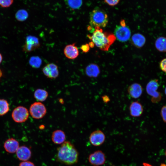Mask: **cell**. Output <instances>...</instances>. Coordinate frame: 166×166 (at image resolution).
<instances>
[{"mask_svg": "<svg viewBox=\"0 0 166 166\" xmlns=\"http://www.w3.org/2000/svg\"><path fill=\"white\" fill-rule=\"evenodd\" d=\"M57 151L56 159L59 162L70 165L78 162V152L69 141H65L57 148Z\"/></svg>", "mask_w": 166, "mask_h": 166, "instance_id": "1", "label": "cell"}, {"mask_svg": "<svg viewBox=\"0 0 166 166\" xmlns=\"http://www.w3.org/2000/svg\"><path fill=\"white\" fill-rule=\"evenodd\" d=\"M87 36L94 45L104 51H108L116 39L114 34L109 32H103L99 27H95L92 34H89Z\"/></svg>", "mask_w": 166, "mask_h": 166, "instance_id": "2", "label": "cell"}, {"mask_svg": "<svg viewBox=\"0 0 166 166\" xmlns=\"http://www.w3.org/2000/svg\"><path fill=\"white\" fill-rule=\"evenodd\" d=\"M89 23L91 27H105L108 22V16L103 10L96 7L90 14Z\"/></svg>", "mask_w": 166, "mask_h": 166, "instance_id": "3", "label": "cell"}, {"mask_svg": "<svg viewBox=\"0 0 166 166\" xmlns=\"http://www.w3.org/2000/svg\"><path fill=\"white\" fill-rule=\"evenodd\" d=\"M159 86L158 81L155 79L151 80L147 85V93L152 97V101L153 103L159 102L161 99V94L160 92L157 91Z\"/></svg>", "mask_w": 166, "mask_h": 166, "instance_id": "4", "label": "cell"}, {"mask_svg": "<svg viewBox=\"0 0 166 166\" xmlns=\"http://www.w3.org/2000/svg\"><path fill=\"white\" fill-rule=\"evenodd\" d=\"M115 36L121 42H125L130 38L131 32L129 28L126 26L125 21L121 20L120 24L116 26L115 30Z\"/></svg>", "mask_w": 166, "mask_h": 166, "instance_id": "5", "label": "cell"}, {"mask_svg": "<svg viewBox=\"0 0 166 166\" xmlns=\"http://www.w3.org/2000/svg\"><path fill=\"white\" fill-rule=\"evenodd\" d=\"M29 111L31 116L37 119L42 118L47 112L45 105L39 102H35L32 104L30 106Z\"/></svg>", "mask_w": 166, "mask_h": 166, "instance_id": "6", "label": "cell"}, {"mask_svg": "<svg viewBox=\"0 0 166 166\" xmlns=\"http://www.w3.org/2000/svg\"><path fill=\"white\" fill-rule=\"evenodd\" d=\"M29 116V113L26 107L19 106L15 108L13 111L11 116L14 121L21 123L26 121Z\"/></svg>", "mask_w": 166, "mask_h": 166, "instance_id": "7", "label": "cell"}, {"mask_svg": "<svg viewBox=\"0 0 166 166\" xmlns=\"http://www.w3.org/2000/svg\"><path fill=\"white\" fill-rule=\"evenodd\" d=\"M89 163L93 166H100L104 164L106 161L104 153L101 150H97L91 154L89 156Z\"/></svg>", "mask_w": 166, "mask_h": 166, "instance_id": "8", "label": "cell"}, {"mask_svg": "<svg viewBox=\"0 0 166 166\" xmlns=\"http://www.w3.org/2000/svg\"><path fill=\"white\" fill-rule=\"evenodd\" d=\"M105 139L104 133L101 130H98L92 132L89 137V141L92 144L95 146L102 144Z\"/></svg>", "mask_w": 166, "mask_h": 166, "instance_id": "9", "label": "cell"}, {"mask_svg": "<svg viewBox=\"0 0 166 166\" xmlns=\"http://www.w3.org/2000/svg\"><path fill=\"white\" fill-rule=\"evenodd\" d=\"M40 44L38 38L34 36L27 37L25 44L23 46V50L29 52L38 48Z\"/></svg>", "mask_w": 166, "mask_h": 166, "instance_id": "10", "label": "cell"}, {"mask_svg": "<svg viewBox=\"0 0 166 166\" xmlns=\"http://www.w3.org/2000/svg\"><path fill=\"white\" fill-rule=\"evenodd\" d=\"M42 71L46 76L50 78H55L59 75L58 67L53 63L47 64L43 68Z\"/></svg>", "mask_w": 166, "mask_h": 166, "instance_id": "11", "label": "cell"}, {"mask_svg": "<svg viewBox=\"0 0 166 166\" xmlns=\"http://www.w3.org/2000/svg\"><path fill=\"white\" fill-rule=\"evenodd\" d=\"M16 154L19 160L26 161L31 158L32 153L29 148L24 145L19 147L16 152Z\"/></svg>", "mask_w": 166, "mask_h": 166, "instance_id": "12", "label": "cell"}, {"mask_svg": "<svg viewBox=\"0 0 166 166\" xmlns=\"http://www.w3.org/2000/svg\"><path fill=\"white\" fill-rule=\"evenodd\" d=\"M64 52L66 57L71 59L77 58L79 54L78 49L75 43L66 46Z\"/></svg>", "mask_w": 166, "mask_h": 166, "instance_id": "13", "label": "cell"}, {"mask_svg": "<svg viewBox=\"0 0 166 166\" xmlns=\"http://www.w3.org/2000/svg\"><path fill=\"white\" fill-rule=\"evenodd\" d=\"M128 92L131 97L136 99L139 97L143 92V88L140 85L134 83L128 87Z\"/></svg>", "mask_w": 166, "mask_h": 166, "instance_id": "14", "label": "cell"}, {"mask_svg": "<svg viewBox=\"0 0 166 166\" xmlns=\"http://www.w3.org/2000/svg\"><path fill=\"white\" fill-rule=\"evenodd\" d=\"M129 109L130 115L134 117L141 116L143 111L142 105L138 101L132 102L130 105Z\"/></svg>", "mask_w": 166, "mask_h": 166, "instance_id": "15", "label": "cell"}, {"mask_svg": "<svg viewBox=\"0 0 166 166\" xmlns=\"http://www.w3.org/2000/svg\"><path fill=\"white\" fill-rule=\"evenodd\" d=\"M6 151L10 153L16 152L19 147V143L15 139L11 138L7 140L4 144Z\"/></svg>", "mask_w": 166, "mask_h": 166, "instance_id": "16", "label": "cell"}, {"mask_svg": "<svg viewBox=\"0 0 166 166\" xmlns=\"http://www.w3.org/2000/svg\"><path fill=\"white\" fill-rule=\"evenodd\" d=\"M66 136L65 132L62 130L57 129L54 131L52 134L51 139L55 144H62L65 141Z\"/></svg>", "mask_w": 166, "mask_h": 166, "instance_id": "17", "label": "cell"}, {"mask_svg": "<svg viewBox=\"0 0 166 166\" xmlns=\"http://www.w3.org/2000/svg\"><path fill=\"white\" fill-rule=\"evenodd\" d=\"M132 42L133 45L137 48H140L145 42V38L144 36L140 34H136L132 38Z\"/></svg>", "mask_w": 166, "mask_h": 166, "instance_id": "18", "label": "cell"}, {"mask_svg": "<svg viewBox=\"0 0 166 166\" xmlns=\"http://www.w3.org/2000/svg\"><path fill=\"white\" fill-rule=\"evenodd\" d=\"M85 72L86 74L89 77H96L100 73L98 66L96 64H91L86 68Z\"/></svg>", "mask_w": 166, "mask_h": 166, "instance_id": "19", "label": "cell"}, {"mask_svg": "<svg viewBox=\"0 0 166 166\" xmlns=\"http://www.w3.org/2000/svg\"><path fill=\"white\" fill-rule=\"evenodd\" d=\"M48 96V93L46 90L41 89H36L34 93V98L38 101L41 102L45 101Z\"/></svg>", "mask_w": 166, "mask_h": 166, "instance_id": "20", "label": "cell"}, {"mask_svg": "<svg viewBox=\"0 0 166 166\" xmlns=\"http://www.w3.org/2000/svg\"><path fill=\"white\" fill-rule=\"evenodd\" d=\"M155 45L159 51L166 52V38L160 37L158 38L155 42Z\"/></svg>", "mask_w": 166, "mask_h": 166, "instance_id": "21", "label": "cell"}, {"mask_svg": "<svg viewBox=\"0 0 166 166\" xmlns=\"http://www.w3.org/2000/svg\"><path fill=\"white\" fill-rule=\"evenodd\" d=\"M10 109L8 101L4 99H0V116H2L7 113Z\"/></svg>", "mask_w": 166, "mask_h": 166, "instance_id": "22", "label": "cell"}, {"mask_svg": "<svg viewBox=\"0 0 166 166\" xmlns=\"http://www.w3.org/2000/svg\"><path fill=\"white\" fill-rule=\"evenodd\" d=\"M28 17V13L25 10L20 9L18 10L15 14V17L19 21H24L26 20Z\"/></svg>", "mask_w": 166, "mask_h": 166, "instance_id": "23", "label": "cell"}, {"mask_svg": "<svg viewBox=\"0 0 166 166\" xmlns=\"http://www.w3.org/2000/svg\"><path fill=\"white\" fill-rule=\"evenodd\" d=\"M68 6L72 9H77L79 8L82 4V0H67Z\"/></svg>", "mask_w": 166, "mask_h": 166, "instance_id": "24", "label": "cell"}, {"mask_svg": "<svg viewBox=\"0 0 166 166\" xmlns=\"http://www.w3.org/2000/svg\"><path fill=\"white\" fill-rule=\"evenodd\" d=\"M29 63L32 67L38 68L39 67L41 63V60L37 57H33L30 58Z\"/></svg>", "mask_w": 166, "mask_h": 166, "instance_id": "25", "label": "cell"}, {"mask_svg": "<svg viewBox=\"0 0 166 166\" xmlns=\"http://www.w3.org/2000/svg\"><path fill=\"white\" fill-rule=\"evenodd\" d=\"M14 0H0V6L3 8L10 7L13 3Z\"/></svg>", "mask_w": 166, "mask_h": 166, "instance_id": "26", "label": "cell"}, {"mask_svg": "<svg viewBox=\"0 0 166 166\" xmlns=\"http://www.w3.org/2000/svg\"><path fill=\"white\" fill-rule=\"evenodd\" d=\"M120 0H104L105 2L110 6H115L117 4Z\"/></svg>", "mask_w": 166, "mask_h": 166, "instance_id": "27", "label": "cell"}, {"mask_svg": "<svg viewBox=\"0 0 166 166\" xmlns=\"http://www.w3.org/2000/svg\"><path fill=\"white\" fill-rule=\"evenodd\" d=\"M160 69L166 73V58L163 59L160 64Z\"/></svg>", "mask_w": 166, "mask_h": 166, "instance_id": "28", "label": "cell"}, {"mask_svg": "<svg viewBox=\"0 0 166 166\" xmlns=\"http://www.w3.org/2000/svg\"><path fill=\"white\" fill-rule=\"evenodd\" d=\"M160 114L164 121L166 122V106L162 107Z\"/></svg>", "mask_w": 166, "mask_h": 166, "instance_id": "29", "label": "cell"}, {"mask_svg": "<svg viewBox=\"0 0 166 166\" xmlns=\"http://www.w3.org/2000/svg\"><path fill=\"white\" fill-rule=\"evenodd\" d=\"M19 166H35V165L33 162L26 161L21 162Z\"/></svg>", "mask_w": 166, "mask_h": 166, "instance_id": "30", "label": "cell"}, {"mask_svg": "<svg viewBox=\"0 0 166 166\" xmlns=\"http://www.w3.org/2000/svg\"><path fill=\"white\" fill-rule=\"evenodd\" d=\"M81 49L83 52L87 53L89 50V46L88 44L82 45L81 47Z\"/></svg>", "mask_w": 166, "mask_h": 166, "instance_id": "31", "label": "cell"}, {"mask_svg": "<svg viewBox=\"0 0 166 166\" xmlns=\"http://www.w3.org/2000/svg\"><path fill=\"white\" fill-rule=\"evenodd\" d=\"M103 101L105 103H107L110 101L109 97L107 95H104L102 97Z\"/></svg>", "mask_w": 166, "mask_h": 166, "instance_id": "32", "label": "cell"}, {"mask_svg": "<svg viewBox=\"0 0 166 166\" xmlns=\"http://www.w3.org/2000/svg\"><path fill=\"white\" fill-rule=\"evenodd\" d=\"M143 166H152L150 164L148 163H147L145 162H144L143 163Z\"/></svg>", "mask_w": 166, "mask_h": 166, "instance_id": "33", "label": "cell"}, {"mask_svg": "<svg viewBox=\"0 0 166 166\" xmlns=\"http://www.w3.org/2000/svg\"><path fill=\"white\" fill-rule=\"evenodd\" d=\"M45 128V126L43 125H41L39 126V128L40 129H43Z\"/></svg>", "mask_w": 166, "mask_h": 166, "instance_id": "34", "label": "cell"}, {"mask_svg": "<svg viewBox=\"0 0 166 166\" xmlns=\"http://www.w3.org/2000/svg\"><path fill=\"white\" fill-rule=\"evenodd\" d=\"M2 55L0 53V64L2 62Z\"/></svg>", "mask_w": 166, "mask_h": 166, "instance_id": "35", "label": "cell"}, {"mask_svg": "<svg viewBox=\"0 0 166 166\" xmlns=\"http://www.w3.org/2000/svg\"><path fill=\"white\" fill-rule=\"evenodd\" d=\"M2 72L0 69V78L2 77Z\"/></svg>", "mask_w": 166, "mask_h": 166, "instance_id": "36", "label": "cell"}, {"mask_svg": "<svg viewBox=\"0 0 166 166\" xmlns=\"http://www.w3.org/2000/svg\"><path fill=\"white\" fill-rule=\"evenodd\" d=\"M165 94L166 95V87L165 89Z\"/></svg>", "mask_w": 166, "mask_h": 166, "instance_id": "37", "label": "cell"}, {"mask_svg": "<svg viewBox=\"0 0 166 166\" xmlns=\"http://www.w3.org/2000/svg\"><path fill=\"white\" fill-rule=\"evenodd\" d=\"M165 154H166V152H165Z\"/></svg>", "mask_w": 166, "mask_h": 166, "instance_id": "38", "label": "cell"}]
</instances>
